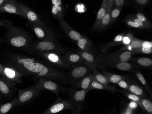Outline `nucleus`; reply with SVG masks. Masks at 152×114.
<instances>
[{
    "label": "nucleus",
    "instance_id": "obj_43",
    "mask_svg": "<svg viewBox=\"0 0 152 114\" xmlns=\"http://www.w3.org/2000/svg\"><path fill=\"white\" fill-rule=\"evenodd\" d=\"M84 8H85L84 5H83L82 4H78L77 5H76L75 9L77 12L83 13L85 12Z\"/></svg>",
    "mask_w": 152,
    "mask_h": 114
},
{
    "label": "nucleus",
    "instance_id": "obj_7",
    "mask_svg": "<svg viewBox=\"0 0 152 114\" xmlns=\"http://www.w3.org/2000/svg\"><path fill=\"white\" fill-rule=\"evenodd\" d=\"M37 55L42 58L48 64L66 69H69L71 68L70 65L66 64L63 61L61 57L56 52H44L37 54Z\"/></svg>",
    "mask_w": 152,
    "mask_h": 114
},
{
    "label": "nucleus",
    "instance_id": "obj_2",
    "mask_svg": "<svg viewBox=\"0 0 152 114\" xmlns=\"http://www.w3.org/2000/svg\"><path fill=\"white\" fill-rule=\"evenodd\" d=\"M132 55V52L129 51L116 52L108 55H99L96 58L98 66L102 68L113 64L128 62L131 58Z\"/></svg>",
    "mask_w": 152,
    "mask_h": 114
},
{
    "label": "nucleus",
    "instance_id": "obj_29",
    "mask_svg": "<svg viewBox=\"0 0 152 114\" xmlns=\"http://www.w3.org/2000/svg\"><path fill=\"white\" fill-rule=\"evenodd\" d=\"M132 62L143 67H149L152 65V59L148 57H140L137 59H133Z\"/></svg>",
    "mask_w": 152,
    "mask_h": 114
},
{
    "label": "nucleus",
    "instance_id": "obj_45",
    "mask_svg": "<svg viewBox=\"0 0 152 114\" xmlns=\"http://www.w3.org/2000/svg\"><path fill=\"white\" fill-rule=\"evenodd\" d=\"M124 1L125 0H115L114 3L117 7H122V6L124 5Z\"/></svg>",
    "mask_w": 152,
    "mask_h": 114
},
{
    "label": "nucleus",
    "instance_id": "obj_42",
    "mask_svg": "<svg viewBox=\"0 0 152 114\" xmlns=\"http://www.w3.org/2000/svg\"><path fill=\"white\" fill-rule=\"evenodd\" d=\"M135 113V110L131 108L128 105L125 106V107L122 110V111L120 112L121 114H133Z\"/></svg>",
    "mask_w": 152,
    "mask_h": 114
},
{
    "label": "nucleus",
    "instance_id": "obj_40",
    "mask_svg": "<svg viewBox=\"0 0 152 114\" xmlns=\"http://www.w3.org/2000/svg\"><path fill=\"white\" fill-rule=\"evenodd\" d=\"M133 37L134 36H133V34L132 33H129L127 35L124 36L122 42H121V44H123L124 46L129 45L132 41Z\"/></svg>",
    "mask_w": 152,
    "mask_h": 114
},
{
    "label": "nucleus",
    "instance_id": "obj_39",
    "mask_svg": "<svg viewBox=\"0 0 152 114\" xmlns=\"http://www.w3.org/2000/svg\"><path fill=\"white\" fill-rule=\"evenodd\" d=\"M135 17H136V18H137L140 21L142 22V23L146 26L147 28H151V24L150 23V22H148L147 19L146 18V17L144 16V15L142 14V13H139L137 14Z\"/></svg>",
    "mask_w": 152,
    "mask_h": 114
},
{
    "label": "nucleus",
    "instance_id": "obj_9",
    "mask_svg": "<svg viewBox=\"0 0 152 114\" xmlns=\"http://www.w3.org/2000/svg\"><path fill=\"white\" fill-rule=\"evenodd\" d=\"M35 86L38 91L48 90L54 93L58 96L62 90L60 85L55 82L53 80L42 77L39 78Z\"/></svg>",
    "mask_w": 152,
    "mask_h": 114
},
{
    "label": "nucleus",
    "instance_id": "obj_22",
    "mask_svg": "<svg viewBox=\"0 0 152 114\" xmlns=\"http://www.w3.org/2000/svg\"><path fill=\"white\" fill-rule=\"evenodd\" d=\"M107 78L109 83L116 84L117 82L122 80H128V78L124 76L119 75L114 73L108 72H103L102 73Z\"/></svg>",
    "mask_w": 152,
    "mask_h": 114
},
{
    "label": "nucleus",
    "instance_id": "obj_26",
    "mask_svg": "<svg viewBox=\"0 0 152 114\" xmlns=\"http://www.w3.org/2000/svg\"><path fill=\"white\" fill-rule=\"evenodd\" d=\"M77 45L81 51L89 52L91 49V41L84 37H81L77 41Z\"/></svg>",
    "mask_w": 152,
    "mask_h": 114
},
{
    "label": "nucleus",
    "instance_id": "obj_49",
    "mask_svg": "<svg viewBox=\"0 0 152 114\" xmlns=\"http://www.w3.org/2000/svg\"><path fill=\"white\" fill-rule=\"evenodd\" d=\"M114 1H115V0H107V7L112 8V7L114 3Z\"/></svg>",
    "mask_w": 152,
    "mask_h": 114
},
{
    "label": "nucleus",
    "instance_id": "obj_53",
    "mask_svg": "<svg viewBox=\"0 0 152 114\" xmlns=\"http://www.w3.org/2000/svg\"><path fill=\"white\" fill-rule=\"evenodd\" d=\"M107 0H103L102 3H107Z\"/></svg>",
    "mask_w": 152,
    "mask_h": 114
},
{
    "label": "nucleus",
    "instance_id": "obj_3",
    "mask_svg": "<svg viewBox=\"0 0 152 114\" xmlns=\"http://www.w3.org/2000/svg\"><path fill=\"white\" fill-rule=\"evenodd\" d=\"M7 41L10 45L16 48L27 46L29 37L23 30L15 27H11L7 33Z\"/></svg>",
    "mask_w": 152,
    "mask_h": 114
},
{
    "label": "nucleus",
    "instance_id": "obj_35",
    "mask_svg": "<svg viewBox=\"0 0 152 114\" xmlns=\"http://www.w3.org/2000/svg\"><path fill=\"white\" fill-rule=\"evenodd\" d=\"M124 34L122 33L118 34L117 36H115L113 40L110 43H108L107 46V48H109L110 47L113 46H117V45H121V42L123 40V38L124 36Z\"/></svg>",
    "mask_w": 152,
    "mask_h": 114
},
{
    "label": "nucleus",
    "instance_id": "obj_48",
    "mask_svg": "<svg viewBox=\"0 0 152 114\" xmlns=\"http://www.w3.org/2000/svg\"><path fill=\"white\" fill-rule=\"evenodd\" d=\"M53 6H61L62 2L61 0H52Z\"/></svg>",
    "mask_w": 152,
    "mask_h": 114
},
{
    "label": "nucleus",
    "instance_id": "obj_10",
    "mask_svg": "<svg viewBox=\"0 0 152 114\" xmlns=\"http://www.w3.org/2000/svg\"><path fill=\"white\" fill-rule=\"evenodd\" d=\"M31 48L32 51L37 54L47 52H54L59 51V49L56 46L53 41L42 40L37 41L31 45Z\"/></svg>",
    "mask_w": 152,
    "mask_h": 114
},
{
    "label": "nucleus",
    "instance_id": "obj_36",
    "mask_svg": "<svg viewBox=\"0 0 152 114\" xmlns=\"http://www.w3.org/2000/svg\"><path fill=\"white\" fill-rule=\"evenodd\" d=\"M136 75L137 77V79H139L140 82L142 84L143 86L145 87V88H146L148 91L150 93V95H152V92H151V90L149 88V86L148 85L145 79L144 78V76L142 75V74L139 71H136Z\"/></svg>",
    "mask_w": 152,
    "mask_h": 114
},
{
    "label": "nucleus",
    "instance_id": "obj_47",
    "mask_svg": "<svg viewBox=\"0 0 152 114\" xmlns=\"http://www.w3.org/2000/svg\"><path fill=\"white\" fill-rule=\"evenodd\" d=\"M12 23L11 22L7 21H0V25L5 27L11 26Z\"/></svg>",
    "mask_w": 152,
    "mask_h": 114
},
{
    "label": "nucleus",
    "instance_id": "obj_20",
    "mask_svg": "<svg viewBox=\"0 0 152 114\" xmlns=\"http://www.w3.org/2000/svg\"><path fill=\"white\" fill-rule=\"evenodd\" d=\"M142 41H143L142 40H140L136 37H133L132 41L129 45H125L117 52L124 51H129L132 52L133 50L141 47L142 43Z\"/></svg>",
    "mask_w": 152,
    "mask_h": 114
},
{
    "label": "nucleus",
    "instance_id": "obj_23",
    "mask_svg": "<svg viewBox=\"0 0 152 114\" xmlns=\"http://www.w3.org/2000/svg\"><path fill=\"white\" fill-rule=\"evenodd\" d=\"M125 22L128 25L132 28H147L146 26L136 18L135 16L131 17L129 19L126 20Z\"/></svg>",
    "mask_w": 152,
    "mask_h": 114
},
{
    "label": "nucleus",
    "instance_id": "obj_52",
    "mask_svg": "<svg viewBox=\"0 0 152 114\" xmlns=\"http://www.w3.org/2000/svg\"><path fill=\"white\" fill-rule=\"evenodd\" d=\"M10 1L11 0H0V7H1L2 5H4Z\"/></svg>",
    "mask_w": 152,
    "mask_h": 114
},
{
    "label": "nucleus",
    "instance_id": "obj_6",
    "mask_svg": "<svg viewBox=\"0 0 152 114\" xmlns=\"http://www.w3.org/2000/svg\"><path fill=\"white\" fill-rule=\"evenodd\" d=\"M65 110H70L73 113H76L75 107L70 99H64L58 97L56 102L42 114H56Z\"/></svg>",
    "mask_w": 152,
    "mask_h": 114
},
{
    "label": "nucleus",
    "instance_id": "obj_27",
    "mask_svg": "<svg viewBox=\"0 0 152 114\" xmlns=\"http://www.w3.org/2000/svg\"><path fill=\"white\" fill-rule=\"evenodd\" d=\"M93 71V80L105 85H109V82L107 77L102 73H100L96 69L92 70Z\"/></svg>",
    "mask_w": 152,
    "mask_h": 114
},
{
    "label": "nucleus",
    "instance_id": "obj_21",
    "mask_svg": "<svg viewBox=\"0 0 152 114\" xmlns=\"http://www.w3.org/2000/svg\"><path fill=\"white\" fill-rule=\"evenodd\" d=\"M93 89L108 90V91H112L113 92L117 90L116 86H110L109 85L101 84V83L96 82V81L93 80L89 90L90 91V90H93Z\"/></svg>",
    "mask_w": 152,
    "mask_h": 114
},
{
    "label": "nucleus",
    "instance_id": "obj_32",
    "mask_svg": "<svg viewBox=\"0 0 152 114\" xmlns=\"http://www.w3.org/2000/svg\"><path fill=\"white\" fill-rule=\"evenodd\" d=\"M141 102L142 105V110L148 114H152V102L147 99L141 97Z\"/></svg>",
    "mask_w": 152,
    "mask_h": 114
},
{
    "label": "nucleus",
    "instance_id": "obj_1",
    "mask_svg": "<svg viewBox=\"0 0 152 114\" xmlns=\"http://www.w3.org/2000/svg\"><path fill=\"white\" fill-rule=\"evenodd\" d=\"M10 62L11 67L25 76H35L39 78H47L63 84L69 83L68 75L48 63L33 58L18 55H12Z\"/></svg>",
    "mask_w": 152,
    "mask_h": 114
},
{
    "label": "nucleus",
    "instance_id": "obj_17",
    "mask_svg": "<svg viewBox=\"0 0 152 114\" xmlns=\"http://www.w3.org/2000/svg\"><path fill=\"white\" fill-rule=\"evenodd\" d=\"M59 20L61 29L72 40L77 41L82 37L80 33L72 28L63 18L60 19Z\"/></svg>",
    "mask_w": 152,
    "mask_h": 114
},
{
    "label": "nucleus",
    "instance_id": "obj_25",
    "mask_svg": "<svg viewBox=\"0 0 152 114\" xmlns=\"http://www.w3.org/2000/svg\"><path fill=\"white\" fill-rule=\"evenodd\" d=\"M112 8H108L107 7L106 13L104 15L99 27V30H103L109 26L111 21V12Z\"/></svg>",
    "mask_w": 152,
    "mask_h": 114
},
{
    "label": "nucleus",
    "instance_id": "obj_5",
    "mask_svg": "<svg viewBox=\"0 0 152 114\" xmlns=\"http://www.w3.org/2000/svg\"><path fill=\"white\" fill-rule=\"evenodd\" d=\"M64 89L68 93V96L70 98L69 99L75 107L76 113L79 114L81 113L85 103L86 94L88 92L84 90L78 91L73 89H67V91H66V89Z\"/></svg>",
    "mask_w": 152,
    "mask_h": 114
},
{
    "label": "nucleus",
    "instance_id": "obj_24",
    "mask_svg": "<svg viewBox=\"0 0 152 114\" xmlns=\"http://www.w3.org/2000/svg\"><path fill=\"white\" fill-rule=\"evenodd\" d=\"M108 66L115 68L123 71H129L132 70L133 68V65L128 62H120L117 63L109 65Z\"/></svg>",
    "mask_w": 152,
    "mask_h": 114
},
{
    "label": "nucleus",
    "instance_id": "obj_50",
    "mask_svg": "<svg viewBox=\"0 0 152 114\" xmlns=\"http://www.w3.org/2000/svg\"><path fill=\"white\" fill-rule=\"evenodd\" d=\"M135 1L140 5H144L147 3L148 0H135Z\"/></svg>",
    "mask_w": 152,
    "mask_h": 114
},
{
    "label": "nucleus",
    "instance_id": "obj_11",
    "mask_svg": "<svg viewBox=\"0 0 152 114\" xmlns=\"http://www.w3.org/2000/svg\"><path fill=\"white\" fill-rule=\"evenodd\" d=\"M19 93L17 98L15 106L28 102L35 97L40 91H38L35 86H31L27 89L19 91Z\"/></svg>",
    "mask_w": 152,
    "mask_h": 114
},
{
    "label": "nucleus",
    "instance_id": "obj_19",
    "mask_svg": "<svg viewBox=\"0 0 152 114\" xmlns=\"http://www.w3.org/2000/svg\"><path fill=\"white\" fill-rule=\"evenodd\" d=\"M107 8V3H102V5L98 12L95 22L93 26V29L94 30L99 29L101 22L103 17L105 15Z\"/></svg>",
    "mask_w": 152,
    "mask_h": 114
},
{
    "label": "nucleus",
    "instance_id": "obj_38",
    "mask_svg": "<svg viewBox=\"0 0 152 114\" xmlns=\"http://www.w3.org/2000/svg\"><path fill=\"white\" fill-rule=\"evenodd\" d=\"M122 7H117L112 10L111 12V21L110 23H113L116 21L117 18L118 17V16L120 15L121 12Z\"/></svg>",
    "mask_w": 152,
    "mask_h": 114
},
{
    "label": "nucleus",
    "instance_id": "obj_46",
    "mask_svg": "<svg viewBox=\"0 0 152 114\" xmlns=\"http://www.w3.org/2000/svg\"><path fill=\"white\" fill-rule=\"evenodd\" d=\"M141 46L152 48V41H143L142 43Z\"/></svg>",
    "mask_w": 152,
    "mask_h": 114
},
{
    "label": "nucleus",
    "instance_id": "obj_33",
    "mask_svg": "<svg viewBox=\"0 0 152 114\" xmlns=\"http://www.w3.org/2000/svg\"><path fill=\"white\" fill-rule=\"evenodd\" d=\"M0 92L4 95H9L11 93V90L8 84L2 78L0 77Z\"/></svg>",
    "mask_w": 152,
    "mask_h": 114
},
{
    "label": "nucleus",
    "instance_id": "obj_30",
    "mask_svg": "<svg viewBox=\"0 0 152 114\" xmlns=\"http://www.w3.org/2000/svg\"><path fill=\"white\" fill-rule=\"evenodd\" d=\"M17 102V99L12 100V102L7 103L0 106V114H5L9 112L13 106H15Z\"/></svg>",
    "mask_w": 152,
    "mask_h": 114
},
{
    "label": "nucleus",
    "instance_id": "obj_14",
    "mask_svg": "<svg viewBox=\"0 0 152 114\" xmlns=\"http://www.w3.org/2000/svg\"><path fill=\"white\" fill-rule=\"evenodd\" d=\"M83 59V63L86 65L91 70L96 69L98 66L96 58L89 52L79 51L78 52Z\"/></svg>",
    "mask_w": 152,
    "mask_h": 114
},
{
    "label": "nucleus",
    "instance_id": "obj_37",
    "mask_svg": "<svg viewBox=\"0 0 152 114\" xmlns=\"http://www.w3.org/2000/svg\"><path fill=\"white\" fill-rule=\"evenodd\" d=\"M132 53L133 55L140 53L149 54L152 53V48L141 46L140 48L133 50V51H132Z\"/></svg>",
    "mask_w": 152,
    "mask_h": 114
},
{
    "label": "nucleus",
    "instance_id": "obj_44",
    "mask_svg": "<svg viewBox=\"0 0 152 114\" xmlns=\"http://www.w3.org/2000/svg\"><path fill=\"white\" fill-rule=\"evenodd\" d=\"M127 105L129 106L131 108L135 110L138 108V107H139V105H138V104L136 102L134 101H133V100H131L130 102H129V103Z\"/></svg>",
    "mask_w": 152,
    "mask_h": 114
},
{
    "label": "nucleus",
    "instance_id": "obj_8",
    "mask_svg": "<svg viewBox=\"0 0 152 114\" xmlns=\"http://www.w3.org/2000/svg\"><path fill=\"white\" fill-rule=\"evenodd\" d=\"M24 75L12 67L3 66V76L2 77L7 84L15 85L21 81V78Z\"/></svg>",
    "mask_w": 152,
    "mask_h": 114
},
{
    "label": "nucleus",
    "instance_id": "obj_4",
    "mask_svg": "<svg viewBox=\"0 0 152 114\" xmlns=\"http://www.w3.org/2000/svg\"><path fill=\"white\" fill-rule=\"evenodd\" d=\"M69 77V83H70L73 87L77 84L80 80L90 73L91 70L84 63L72 66Z\"/></svg>",
    "mask_w": 152,
    "mask_h": 114
},
{
    "label": "nucleus",
    "instance_id": "obj_34",
    "mask_svg": "<svg viewBox=\"0 0 152 114\" xmlns=\"http://www.w3.org/2000/svg\"><path fill=\"white\" fill-rule=\"evenodd\" d=\"M52 13L56 18L60 19L63 18V8L61 6H53Z\"/></svg>",
    "mask_w": 152,
    "mask_h": 114
},
{
    "label": "nucleus",
    "instance_id": "obj_31",
    "mask_svg": "<svg viewBox=\"0 0 152 114\" xmlns=\"http://www.w3.org/2000/svg\"><path fill=\"white\" fill-rule=\"evenodd\" d=\"M120 92L123 93L124 96H126L128 99H130L131 100L134 101L136 102L139 105V106L141 108H142L141 102V97L137 95H135L134 94L130 92L127 91H120Z\"/></svg>",
    "mask_w": 152,
    "mask_h": 114
},
{
    "label": "nucleus",
    "instance_id": "obj_41",
    "mask_svg": "<svg viewBox=\"0 0 152 114\" xmlns=\"http://www.w3.org/2000/svg\"><path fill=\"white\" fill-rule=\"evenodd\" d=\"M127 80H122L119 81L118 82L116 83V85L119 86L121 88L124 89V90H127L129 88V86L130 83L129 81H126Z\"/></svg>",
    "mask_w": 152,
    "mask_h": 114
},
{
    "label": "nucleus",
    "instance_id": "obj_13",
    "mask_svg": "<svg viewBox=\"0 0 152 114\" xmlns=\"http://www.w3.org/2000/svg\"><path fill=\"white\" fill-rule=\"evenodd\" d=\"M31 28L37 38L42 40L53 41L54 37L44 25L32 24Z\"/></svg>",
    "mask_w": 152,
    "mask_h": 114
},
{
    "label": "nucleus",
    "instance_id": "obj_51",
    "mask_svg": "<svg viewBox=\"0 0 152 114\" xmlns=\"http://www.w3.org/2000/svg\"><path fill=\"white\" fill-rule=\"evenodd\" d=\"M3 66L4 65L0 63V75L2 77L3 76Z\"/></svg>",
    "mask_w": 152,
    "mask_h": 114
},
{
    "label": "nucleus",
    "instance_id": "obj_15",
    "mask_svg": "<svg viewBox=\"0 0 152 114\" xmlns=\"http://www.w3.org/2000/svg\"><path fill=\"white\" fill-rule=\"evenodd\" d=\"M0 12L9 13L11 14L22 16V13L19 7V3H17L12 0H11L10 1L0 7Z\"/></svg>",
    "mask_w": 152,
    "mask_h": 114
},
{
    "label": "nucleus",
    "instance_id": "obj_12",
    "mask_svg": "<svg viewBox=\"0 0 152 114\" xmlns=\"http://www.w3.org/2000/svg\"><path fill=\"white\" fill-rule=\"evenodd\" d=\"M19 7L22 13V17H24L32 24L44 25L40 18L36 13L22 3H19Z\"/></svg>",
    "mask_w": 152,
    "mask_h": 114
},
{
    "label": "nucleus",
    "instance_id": "obj_16",
    "mask_svg": "<svg viewBox=\"0 0 152 114\" xmlns=\"http://www.w3.org/2000/svg\"><path fill=\"white\" fill-rule=\"evenodd\" d=\"M61 58L65 63L71 67L83 63V59L78 53H67L62 56Z\"/></svg>",
    "mask_w": 152,
    "mask_h": 114
},
{
    "label": "nucleus",
    "instance_id": "obj_28",
    "mask_svg": "<svg viewBox=\"0 0 152 114\" xmlns=\"http://www.w3.org/2000/svg\"><path fill=\"white\" fill-rule=\"evenodd\" d=\"M127 90L135 95L139 96L140 97H145V94L142 89L140 87L136 84H130Z\"/></svg>",
    "mask_w": 152,
    "mask_h": 114
},
{
    "label": "nucleus",
    "instance_id": "obj_18",
    "mask_svg": "<svg viewBox=\"0 0 152 114\" xmlns=\"http://www.w3.org/2000/svg\"><path fill=\"white\" fill-rule=\"evenodd\" d=\"M93 81V75L88 74L86 76L83 77L80 81L75 85L74 87L79 88L81 90H86L87 91H89L90 86Z\"/></svg>",
    "mask_w": 152,
    "mask_h": 114
}]
</instances>
